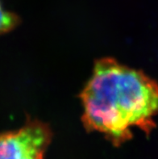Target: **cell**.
<instances>
[{
  "label": "cell",
  "mask_w": 158,
  "mask_h": 159,
  "mask_svg": "<svg viewBox=\"0 0 158 159\" xmlns=\"http://www.w3.org/2000/svg\"><path fill=\"white\" fill-rule=\"evenodd\" d=\"M86 129L103 134L115 145L138 128L149 134L158 115V83L142 71L102 58L81 93Z\"/></svg>",
  "instance_id": "cell-1"
},
{
  "label": "cell",
  "mask_w": 158,
  "mask_h": 159,
  "mask_svg": "<svg viewBox=\"0 0 158 159\" xmlns=\"http://www.w3.org/2000/svg\"><path fill=\"white\" fill-rule=\"evenodd\" d=\"M19 23L15 14L5 10L0 2V35L13 29Z\"/></svg>",
  "instance_id": "cell-3"
},
{
  "label": "cell",
  "mask_w": 158,
  "mask_h": 159,
  "mask_svg": "<svg viewBox=\"0 0 158 159\" xmlns=\"http://www.w3.org/2000/svg\"><path fill=\"white\" fill-rule=\"evenodd\" d=\"M51 140L46 124L29 120L20 129L0 134V159H44Z\"/></svg>",
  "instance_id": "cell-2"
}]
</instances>
